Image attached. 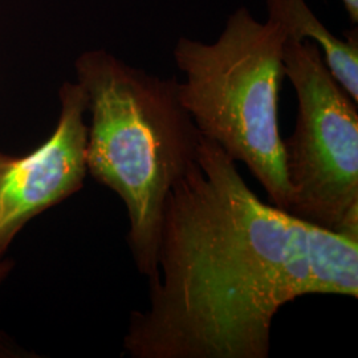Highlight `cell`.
Returning a JSON list of instances; mask_svg holds the SVG:
<instances>
[{
	"instance_id": "cell-1",
	"label": "cell",
	"mask_w": 358,
	"mask_h": 358,
	"mask_svg": "<svg viewBox=\"0 0 358 358\" xmlns=\"http://www.w3.org/2000/svg\"><path fill=\"white\" fill-rule=\"evenodd\" d=\"M157 266L149 307L130 315V357L268 358L285 304L358 297V242L262 202L205 136L167 195Z\"/></svg>"
},
{
	"instance_id": "cell-2",
	"label": "cell",
	"mask_w": 358,
	"mask_h": 358,
	"mask_svg": "<svg viewBox=\"0 0 358 358\" xmlns=\"http://www.w3.org/2000/svg\"><path fill=\"white\" fill-rule=\"evenodd\" d=\"M75 71L90 113L88 173L124 202L129 248L152 284L159 278L167 195L198 161L202 134L179 99L177 77L149 73L103 50L81 53Z\"/></svg>"
},
{
	"instance_id": "cell-3",
	"label": "cell",
	"mask_w": 358,
	"mask_h": 358,
	"mask_svg": "<svg viewBox=\"0 0 358 358\" xmlns=\"http://www.w3.org/2000/svg\"><path fill=\"white\" fill-rule=\"evenodd\" d=\"M285 38L278 23L259 22L241 7L217 41L182 36L173 57L186 76L179 99L201 134L248 167L271 205L288 213L291 192L279 127Z\"/></svg>"
},
{
	"instance_id": "cell-4",
	"label": "cell",
	"mask_w": 358,
	"mask_h": 358,
	"mask_svg": "<svg viewBox=\"0 0 358 358\" xmlns=\"http://www.w3.org/2000/svg\"><path fill=\"white\" fill-rule=\"evenodd\" d=\"M282 65L297 97L294 133L282 140L288 213L358 242L357 103L315 43L285 38Z\"/></svg>"
},
{
	"instance_id": "cell-5",
	"label": "cell",
	"mask_w": 358,
	"mask_h": 358,
	"mask_svg": "<svg viewBox=\"0 0 358 358\" xmlns=\"http://www.w3.org/2000/svg\"><path fill=\"white\" fill-rule=\"evenodd\" d=\"M59 99V121L47 141L24 157L0 153V259L31 219L76 194L88 174L85 92L66 81Z\"/></svg>"
},
{
	"instance_id": "cell-6",
	"label": "cell",
	"mask_w": 358,
	"mask_h": 358,
	"mask_svg": "<svg viewBox=\"0 0 358 358\" xmlns=\"http://www.w3.org/2000/svg\"><path fill=\"white\" fill-rule=\"evenodd\" d=\"M269 20L278 23L287 38L315 43L332 76L358 103V32L338 38L324 26L306 0H266Z\"/></svg>"
},
{
	"instance_id": "cell-7",
	"label": "cell",
	"mask_w": 358,
	"mask_h": 358,
	"mask_svg": "<svg viewBox=\"0 0 358 358\" xmlns=\"http://www.w3.org/2000/svg\"><path fill=\"white\" fill-rule=\"evenodd\" d=\"M344 4L346 13L352 26H357L358 23V0H341Z\"/></svg>"
},
{
	"instance_id": "cell-8",
	"label": "cell",
	"mask_w": 358,
	"mask_h": 358,
	"mask_svg": "<svg viewBox=\"0 0 358 358\" xmlns=\"http://www.w3.org/2000/svg\"><path fill=\"white\" fill-rule=\"evenodd\" d=\"M13 262L11 260H3L0 259V284L4 282V279L10 275L13 271Z\"/></svg>"
}]
</instances>
